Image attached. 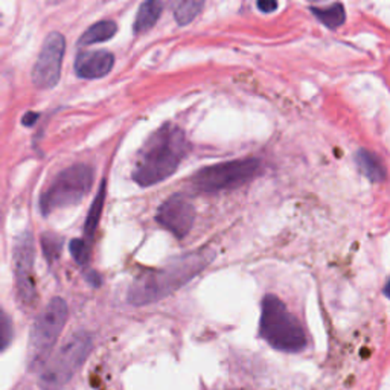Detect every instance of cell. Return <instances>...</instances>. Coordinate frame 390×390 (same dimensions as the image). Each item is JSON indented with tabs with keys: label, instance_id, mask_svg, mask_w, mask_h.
Instances as JSON below:
<instances>
[{
	"label": "cell",
	"instance_id": "cell-1",
	"mask_svg": "<svg viewBox=\"0 0 390 390\" xmlns=\"http://www.w3.org/2000/svg\"><path fill=\"white\" fill-rule=\"evenodd\" d=\"M212 252H197L185 255L169 263L160 270L147 272L128 289V302L134 306L154 304L168 297L191 281L200 272L211 264Z\"/></svg>",
	"mask_w": 390,
	"mask_h": 390
},
{
	"label": "cell",
	"instance_id": "cell-2",
	"mask_svg": "<svg viewBox=\"0 0 390 390\" xmlns=\"http://www.w3.org/2000/svg\"><path fill=\"white\" fill-rule=\"evenodd\" d=\"M186 153L182 128L168 124L148 139L139 154L133 180L139 186H153L173 176Z\"/></svg>",
	"mask_w": 390,
	"mask_h": 390
},
{
	"label": "cell",
	"instance_id": "cell-3",
	"mask_svg": "<svg viewBox=\"0 0 390 390\" xmlns=\"http://www.w3.org/2000/svg\"><path fill=\"white\" fill-rule=\"evenodd\" d=\"M259 335L276 351L294 354L306 348L302 323L275 294H267L263 301Z\"/></svg>",
	"mask_w": 390,
	"mask_h": 390
},
{
	"label": "cell",
	"instance_id": "cell-4",
	"mask_svg": "<svg viewBox=\"0 0 390 390\" xmlns=\"http://www.w3.org/2000/svg\"><path fill=\"white\" fill-rule=\"evenodd\" d=\"M93 346V335L79 329L72 333L47 358L38 375L42 390H63L83 366Z\"/></svg>",
	"mask_w": 390,
	"mask_h": 390
},
{
	"label": "cell",
	"instance_id": "cell-5",
	"mask_svg": "<svg viewBox=\"0 0 390 390\" xmlns=\"http://www.w3.org/2000/svg\"><path fill=\"white\" fill-rule=\"evenodd\" d=\"M93 185V169L78 164L63 169L40 197V211L43 215L52 214L57 209L78 205L88 194Z\"/></svg>",
	"mask_w": 390,
	"mask_h": 390
},
{
	"label": "cell",
	"instance_id": "cell-6",
	"mask_svg": "<svg viewBox=\"0 0 390 390\" xmlns=\"http://www.w3.org/2000/svg\"><path fill=\"white\" fill-rule=\"evenodd\" d=\"M69 309L62 297H54L38 314L29 337V367H43L67 322Z\"/></svg>",
	"mask_w": 390,
	"mask_h": 390
},
{
	"label": "cell",
	"instance_id": "cell-7",
	"mask_svg": "<svg viewBox=\"0 0 390 390\" xmlns=\"http://www.w3.org/2000/svg\"><path fill=\"white\" fill-rule=\"evenodd\" d=\"M261 171L263 162L259 159H239L200 169L193 177V183L202 193H219L243 186Z\"/></svg>",
	"mask_w": 390,
	"mask_h": 390
},
{
	"label": "cell",
	"instance_id": "cell-8",
	"mask_svg": "<svg viewBox=\"0 0 390 390\" xmlns=\"http://www.w3.org/2000/svg\"><path fill=\"white\" fill-rule=\"evenodd\" d=\"M66 52V38L59 33H51L33 67V83L38 88H52L62 76V64Z\"/></svg>",
	"mask_w": 390,
	"mask_h": 390
},
{
	"label": "cell",
	"instance_id": "cell-9",
	"mask_svg": "<svg viewBox=\"0 0 390 390\" xmlns=\"http://www.w3.org/2000/svg\"><path fill=\"white\" fill-rule=\"evenodd\" d=\"M16 284L20 302L25 306H33L37 299L34 279V241L33 236L25 234L20 236L14 247Z\"/></svg>",
	"mask_w": 390,
	"mask_h": 390
},
{
	"label": "cell",
	"instance_id": "cell-10",
	"mask_svg": "<svg viewBox=\"0 0 390 390\" xmlns=\"http://www.w3.org/2000/svg\"><path fill=\"white\" fill-rule=\"evenodd\" d=\"M156 219L168 232H171L176 238L182 239L193 229L195 209L182 195H173L159 207Z\"/></svg>",
	"mask_w": 390,
	"mask_h": 390
},
{
	"label": "cell",
	"instance_id": "cell-11",
	"mask_svg": "<svg viewBox=\"0 0 390 390\" xmlns=\"http://www.w3.org/2000/svg\"><path fill=\"white\" fill-rule=\"evenodd\" d=\"M115 66V57L108 51L79 52L75 59V74L84 79L105 76Z\"/></svg>",
	"mask_w": 390,
	"mask_h": 390
},
{
	"label": "cell",
	"instance_id": "cell-12",
	"mask_svg": "<svg viewBox=\"0 0 390 390\" xmlns=\"http://www.w3.org/2000/svg\"><path fill=\"white\" fill-rule=\"evenodd\" d=\"M355 162L369 180L372 182H383L386 180V168L375 153L367 151V149H360V151L355 154Z\"/></svg>",
	"mask_w": 390,
	"mask_h": 390
},
{
	"label": "cell",
	"instance_id": "cell-13",
	"mask_svg": "<svg viewBox=\"0 0 390 390\" xmlns=\"http://www.w3.org/2000/svg\"><path fill=\"white\" fill-rule=\"evenodd\" d=\"M164 5L160 0H145V2L141 5L136 16V22H134V33L136 34H144L148 33L151 29L157 20L160 18V14H162Z\"/></svg>",
	"mask_w": 390,
	"mask_h": 390
},
{
	"label": "cell",
	"instance_id": "cell-14",
	"mask_svg": "<svg viewBox=\"0 0 390 390\" xmlns=\"http://www.w3.org/2000/svg\"><path fill=\"white\" fill-rule=\"evenodd\" d=\"M117 33V25L113 20H103V22H98L93 26H90L87 31L79 37V46H90L95 43H103L107 40L113 38Z\"/></svg>",
	"mask_w": 390,
	"mask_h": 390
},
{
	"label": "cell",
	"instance_id": "cell-15",
	"mask_svg": "<svg viewBox=\"0 0 390 390\" xmlns=\"http://www.w3.org/2000/svg\"><path fill=\"white\" fill-rule=\"evenodd\" d=\"M169 6L178 25H189L202 13L205 0H169Z\"/></svg>",
	"mask_w": 390,
	"mask_h": 390
},
{
	"label": "cell",
	"instance_id": "cell-16",
	"mask_svg": "<svg viewBox=\"0 0 390 390\" xmlns=\"http://www.w3.org/2000/svg\"><path fill=\"white\" fill-rule=\"evenodd\" d=\"M311 13L320 23H323L329 29H337L346 20V13L342 4H334L328 8H311Z\"/></svg>",
	"mask_w": 390,
	"mask_h": 390
},
{
	"label": "cell",
	"instance_id": "cell-17",
	"mask_svg": "<svg viewBox=\"0 0 390 390\" xmlns=\"http://www.w3.org/2000/svg\"><path fill=\"white\" fill-rule=\"evenodd\" d=\"M104 197H105V183L103 182L101 189H99V194L96 195L92 207H90L87 219H86V224H84V232L88 238H92L96 232V229H98L99 218H101L103 207H104Z\"/></svg>",
	"mask_w": 390,
	"mask_h": 390
},
{
	"label": "cell",
	"instance_id": "cell-18",
	"mask_svg": "<svg viewBox=\"0 0 390 390\" xmlns=\"http://www.w3.org/2000/svg\"><path fill=\"white\" fill-rule=\"evenodd\" d=\"M42 248H43L46 261L49 264H52L59 258V255H62L63 238H59L55 234H43L42 235Z\"/></svg>",
	"mask_w": 390,
	"mask_h": 390
},
{
	"label": "cell",
	"instance_id": "cell-19",
	"mask_svg": "<svg viewBox=\"0 0 390 390\" xmlns=\"http://www.w3.org/2000/svg\"><path fill=\"white\" fill-rule=\"evenodd\" d=\"M71 253L79 265H84L88 261V247L83 239H74V241H71Z\"/></svg>",
	"mask_w": 390,
	"mask_h": 390
},
{
	"label": "cell",
	"instance_id": "cell-20",
	"mask_svg": "<svg viewBox=\"0 0 390 390\" xmlns=\"http://www.w3.org/2000/svg\"><path fill=\"white\" fill-rule=\"evenodd\" d=\"M0 340H2V351H5L13 340V323L6 313H2V319H0Z\"/></svg>",
	"mask_w": 390,
	"mask_h": 390
},
{
	"label": "cell",
	"instance_id": "cell-21",
	"mask_svg": "<svg viewBox=\"0 0 390 390\" xmlns=\"http://www.w3.org/2000/svg\"><path fill=\"white\" fill-rule=\"evenodd\" d=\"M258 8L263 13H273L277 9V0H258Z\"/></svg>",
	"mask_w": 390,
	"mask_h": 390
},
{
	"label": "cell",
	"instance_id": "cell-22",
	"mask_svg": "<svg viewBox=\"0 0 390 390\" xmlns=\"http://www.w3.org/2000/svg\"><path fill=\"white\" fill-rule=\"evenodd\" d=\"M38 119V113H34V112H28L26 115H23V119H22V124L26 125V127H33Z\"/></svg>",
	"mask_w": 390,
	"mask_h": 390
},
{
	"label": "cell",
	"instance_id": "cell-23",
	"mask_svg": "<svg viewBox=\"0 0 390 390\" xmlns=\"http://www.w3.org/2000/svg\"><path fill=\"white\" fill-rule=\"evenodd\" d=\"M87 281H88L90 284H92L93 287L101 285V281H99V275H96V273H90V275L87 276Z\"/></svg>",
	"mask_w": 390,
	"mask_h": 390
},
{
	"label": "cell",
	"instance_id": "cell-24",
	"mask_svg": "<svg viewBox=\"0 0 390 390\" xmlns=\"http://www.w3.org/2000/svg\"><path fill=\"white\" fill-rule=\"evenodd\" d=\"M383 293H384V296H387L389 299H390V281L386 284V287L383 288Z\"/></svg>",
	"mask_w": 390,
	"mask_h": 390
},
{
	"label": "cell",
	"instance_id": "cell-25",
	"mask_svg": "<svg viewBox=\"0 0 390 390\" xmlns=\"http://www.w3.org/2000/svg\"><path fill=\"white\" fill-rule=\"evenodd\" d=\"M49 4H58V2H62V0H47Z\"/></svg>",
	"mask_w": 390,
	"mask_h": 390
}]
</instances>
